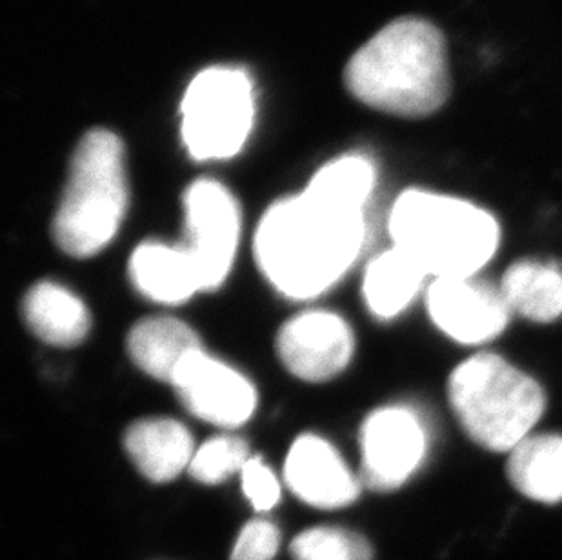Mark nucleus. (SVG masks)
Wrapping results in <instances>:
<instances>
[{
    "mask_svg": "<svg viewBox=\"0 0 562 560\" xmlns=\"http://www.w3.org/2000/svg\"><path fill=\"white\" fill-rule=\"evenodd\" d=\"M364 210L315 191L276 202L255 233V259L282 295L306 301L334 288L367 243Z\"/></svg>",
    "mask_w": 562,
    "mask_h": 560,
    "instance_id": "obj_1",
    "label": "nucleus"
},
{
    "mask_svg": "<svg viewBox=\"0 0 562 560\" xmlns=\"http://www.w3.org/2000/svg\"><path fill=\"white\" fill-rule=\"evenodd\" d=\"M346 88L376 112L425 119L451 93L445 33L420 16H401L375 33L346 64Z\"/></svg>",
    "mask_w": 562,
    "mask_h": 560,
    "instance_id": "obj_2",
    "label": "nucleus"
},
{
    "mask_svg": "<svg viewBox=\"0 0 562 560\" xmlns=\"http://www.w3.org/2000/svg\"><path fill=\"white\" fill-rule=\"evenodd\" d=\"M393 246L437 279H468L499 246V224L483 208L456 197L408 190L390 212Z\"/></svg>",
    "mask_w": 562,
    "mask_h": 560,
    "instance_id": "obj_3",
    "label": "nucleus"
},
{
    "mask_svg": "<svg viewBox=\"0 0 562 560\" xmlns=\"http://www.w3.org/2000/svg\"><path fill=\"white\" fill-rule=\"evenodd\" d=\"M124 144L95 127L80 138L54 219V238L64 254L88 259L112 243L127 210Z\"/></svg>",
    "mask_w": 562,
    "mask_h": 560,
    "instance_id": "obj_4",
    "label": "nucleus"
},
{
    "mask_svg": "<svg viewBox=\"0 0 562 560\" xmlns=\"http://www.w3.org/2000/svg\"><path fill=\"white\" fill-rule=\"evenodd\" d=\"M448 399L475 445L508 453L530 437L547 407L541 384L494 354L475 355L457 366Z\"/></svg>",
    "mask_w": 562,
    "mask_h": 560,
    "instance_id": "obj_5",
    "label": "nucleus"
},
{
    "mask_svg": "<svg viewBox=\"0 0 562 560\" xmlns=\"http://www.w3.org/2000/svg\"><path fill=\"white\" fill-rule=\"evenodd\" d=\"M181 112L182 141L193 159L234 157L254 126L250 77L243 69H204L188 86Z\"/></svg>",
    "mask_w": 562,
    "mask_h": 560,
    "instance_id": "obj_6",
    "label": "nucleus"
},
{
    "mask_svg": "<svg viewBox=\"0 0 562 560\" xmlns=\"http://www.w3.org/2000/svg\"><path fill=\"white\" fill-rule=\"evenodd\" d=\"M240 208L221 182L199 179L184 193V249L195 262L202 291L217 290L234 266Z\"/></svg>",
    "mask_w": 562,
    "mask_h": 560,
    "instance_id": "obj_7",
    "label": "nucleus"
},
{
    "mask_svg": "<svg viewBox=\"0 0 562 560\" xmlns=\"http://www.w3.org/2000/svg\"><path fill=\"white\" fill-rule=\"evenodd\" d=\"M361 451L362 484L373 492H393L425 459V426L409 407H381L362 426Z\"/></svg>",
    "mask_w": 562,
    "mask_h": 560,
    "instance_id": "obj_8",
    "label": "nucleus"
},
{
    "mask_svg": "<svg viewBox=\"0 0 562 560\" xmlns=\"http://www.w3.org/2000/svg\"><path fill=\"white\" fill-rule=\"evenodd\" d=\"M171 387L195 417L223 428L248 423L257 406L254 384L204 349L191 354L179 366Z\"/></svg>",
    "mask_w": 562,
    "mask_h": 560,
    "instance_id": "obj_9",
    "label": "nucleus"
},
{
    "mask_svg": "<svg viewBox=\"0 0 562 560\" xmlns=\"http://www.w3.org/2000/svg\"><path fill=\"white\" fill-rule=\"evenodd\" d=\"M350 324L337 313L304 312L290 318L277 335L282 365L301 381L324 382L339 376L353 357Z\"/></svg>",
    "mask_w": 562,
    "mask_h": 560,
    "instance_id": "obj_10",
    "label": "nucleus"
},
{
    "mask_svg": "<svg viewBox=\"0 0 562 560\" xmlns=\"http://www.w3.org/2000/svg\"><path fill=\"white\" fill-rule=\"evenodd\" d=\"M428 312L440 332L461 344L499 337L512 313L499 288L473 277L436 279L428 290Z\"/></svg>",
    "mask_w": 562,
    "mask_h": 560,
    "instance_id": "obj_11",
    "label": "nucleus"
},
{
    "mask_svg": "<svg viewBox=\"0 0 562 560\" xmlns=\"http://www.w3.org/2000/svg\"><path fill=\"white\" fill-rule=\"evenodd\" d=\"M284 479L310 506L335 509L356 503L362 482L351 473L339 451L318 435L299 437L288 451Z\"/></svg>",
    "mask_w": 562,
    "mask_h": 560,
    "instance_id": "obj_12",
    "label": "nucleus"
},
{
    "mask_svg": "<svg viewBox=\"0 0 562 560\" xmlns=\"http://www.w3.org/2000/svg\"><path fill=\"white\" fill-rule=\"evenodd\" d=\"M124 448L135 468L148 481L165 484L190 470L195 455L184 424L173 418H143L124 435Z\"/></svg>",
    "mask_w": 562,
    "mask_h": 560,
    "instance_id": "obj_13",
    "label": "nucleus"
},
{
    "mask_svg": "<svg viewBox=\"0 0 562 560\" xmlns=\"http://www.w3.org/2000/svg\"><path fill=\"white\" fill-rule=\"evenodd\" d=\"M130 279L149 301L182 304L202 291L201 277L182 244L144 243L130 259Z\"/></svg>",
    "mask_w": 562,
    "mask_h": 560,
    "instance_id": "obj_14",
    "label": "nucleus"
},
{
    "mask_svg": "<svg viewBox=\"0 0 562 560\" xmlns=\"http://www.w3.org/2000/svg\"><path fill=\"white\" fill-rule=\"evenodd\" d=\"M127 354L137 368L157 381L171 384L179 366L201 351L199 335L173 317H148L133 326L127 335Z\"/></svg>",
    "mask_w": 562,
    "mask_h": 560,
    "instance_id": "obj_15",
    "label": "nucleus"
},
{
    "mask_svg": "<svg viewBox=\"0 0 562 560\" xmlns=\"http://www.w3.org/2000/svg\"><path fill=\"white\" fill-rule=\"evenodd\" d=\"M27 328L43 343L71 348L85 340L91 328L90 310L68 288L49 280L27 291L22 302Z\"/></svg>",
    "mask_w": 562,
    "mask_h": 560,
    "instance_id": "obj_16",
    "label": "nucleus"
},
{
    "mask_svg": "<svg viewBox=\"0 0 562 560\" xmlns=\"http://www.w3.org/2000/svg\"><path fill=\"white\" fill-rule=\"evenodd\" d=\"M506 473L525 497L537 503H562V437H526L509 451Z\"/></svg>",
    "mask_w": 562,
    "mask_h": 560,
    "instance_id": "obj_17",
    "label": "nucleus"
},
{
    "mask_svg": "<svg viewBox=\"0 0 562 560\" xmlns=\"http://www.w3.org/2000/svg\"><path fill=\"white\" fill-rule=\"evenodd\" d=\"M509 312L548 324L562 315V273L553 266L519 260L504 271L499 285Z\"/></svg>",
    "mask_w": 562,
    "mask_h": 560,
    "instance_id": "obj_18",
    "label": "nucleus"
},
{
    "mask_svg": "<svg viewBox=\"0 0 562 560\" xmlns=\"http://www.w3.org/2000/svg\"><path fill=\"white\" fill-rule=\"evenodd\" d=\"M426 271L412 257L393 246L368 266L364 299L379 318H393L419 293Z\"/></svg>",
    "mask_w": 562,
    "mask_h": 560,
    "instance_id": "obj_19",
    "label": "nucleus"
},
{
    "mask_svg": "<svg viewBox=\"0 0 562 560\" xmlns=\"http://www.w3.org/2000/svg\"><path fill=\"white\" fill-rule=\"evenodd\" d=\"M295 560H373V550L362 535L350 529H306L292 542Z\"/></svg>",
    "mask_w": 562,
    "mask_h": 560,
    "instance_id": "obj_20",
    "label": "nucleus"
},
{
    "mask_svg": "<svg viewBox=\"0 0 562 560\" xmlns=\"http://www.w3.org/2000/svg\"><path fill=\"white\" fill-rule=\"evenodd\" d=\"M250 446L234 435H218L195 449L190 475L202 484H221L234 473H240L250 460Z\"/></svg>",
    "mask_w": 562,
    "mask_h": 560,
    "instance_id": "obj_21",
    "label": "nucleus"
},
{
    "mask_svg": "<svg viewBox=\"0 0 562 560\" xmlns=\"http://www.w3.org/2000/svg\"><path fill=\"white\" fill-rule=\"evenodd\" d=\"M281 545V531L266 518L246 524L235 542L232 560H273Z\"/></svg>",
    "mask_w": 562,
    "mask_h": 560,
    "instance_id": "obj_22",
    "label": "nucleus"
},
{
    "mask_svg": "<svg viewBox=\"0 0 562 560\" xmlns=\"http://www.w3.org/2000/svg\"><path fill=\"white\" fill-rule=\"evenodd\" d=\"M243 490L257 512H270L281 499V484L265 460L251 457L240 471Z\"/></svg>",
    "mask_w": 562,
    "mask_h": 560,
    "instance_id": "obj_23",
    "label": "nucleus"
}]
</instances>
